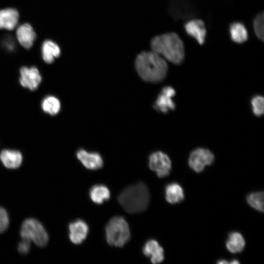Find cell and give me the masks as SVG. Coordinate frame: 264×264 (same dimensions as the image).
Segmentation results:
<instances>
[{
  "label": "cell",
  "mask_w": 264,
  "mask_h": 264,
  "mask_svg": "<svg viewBox=\"0 0 264 264\" xmlns=\"http://www.w3.org/2000/svg\"><path fill=\"white\" fill-rule=\"evenodd\" d=\"M20 84L31 90L37 88L41 82L42 77L38 68L34 66L28 67L23 66L20 70Z\"/></svg>",
  "instance_id": "ba28073f"
},
{
  "label": "cell",
  "mask_w": 264,
  "mask_h": 264,
  "mask_svg": "<svg viewBox=\"0 0 264 264\" xmlns=\"http://www.w3.org/2000/svg\"><path fill=\"white\" fill-rule=\"evenodd\" d=\"M230 263L232 264H238L240 262L237 260H233Z\"/></svg>",
  "instance_id": "f1b7e54d"
},
{
  "label": "cell",
  "mask_w": 264,
  "mask_h": 264,
  "mask_svg": "<svg viewBox=\"0 0 264 264\" xmlns=\"http://www.w3.org/2000/svg\"><path fill=\"white\" fill-rule=\"evenodd\" d=\"M244 246L245 241L241 234L232 232L229 234L226 242V247L229 251L232 253L241 252Z\"/></svg>",
  "instance_id": "44dd1931"
},
{
  "label": "cell",
  "mask_w": 264,
  "mask_h": 264,
  "mask_svg": "<svg viewBox=\"0 0 264 264\" xmlns=\"http://www.w3.org/2000/svg\"><path fill=\"white\" fill-rule=\"evenodd\" d=\"M16 36L19 43L23 47L29 49L33 44L36 38V33L29 23L20 25L16 30Z\"/></svg>",
  "instance_id": "5bb4252c"
},
{
  "label": "cell",
  "mask_w": 264,
  "mask_h": 264,
  "mask_svg": "<svg viewBox=\"0 0 264 264\" xmlns=\"http://www.w3.org/2000/svg\"><path fill=\"white\" fill-rule=\"evenodd\" d=\"M22 239L33 242L40 247L46 245L48 236L42 224L34 219L25 220L22 223L20 231Z\"/></svg>",
  "instance_id": "5b68a950"
},
{
  "label": "cell",
  "mask_w": 264,
  "mask_h": 264,
  "mask_svg": "<svg viewBox=\"0 0 264 264\" xmlns=\"http://www.w3.org/2000/svg\"><path fill=\"white\" fill-rule=\"evenodd\" d=\"M61 53L60 48L54 42L47 40L44 41L42 46V54L44 61L47 63H52Z\"/></svg>",
  "instance_id": "ac0fdd59"
},
{
  "label": "cell",
  "mask_w": 264,
  "mask_h": 264,
  "mask_svg": "<svg viewBox=\"0 0 264 264\" xmlns=\"http://www.w3.org/2000/svg\"><path fill=\"white\" fill-rule=\"evenodd\" d=\"M184 198L182 188L177 183H171L165 187L166 200L171 204H176L182 201Z\"/></svg>",
  "instance_id": "d6986e66"
},
{
  "label": "cell",
  "mask_w": 264,
  "mask_h": 264,
  "mask_svg": "<svg viewBox=\"0 0 264 264\" xmlns=\"http://www.w3.org/2000/svg\"><path fill=\"white\" fill-rule=\"evenodd\" d=\"M43 110L51 115L57 114L60 110L61 103L58 98L54 96L45 97L42 102Z\"/></svg>",
  "instance_id": "7402d4cb"
},
{
  "label": "cell",
  "mask_w": 264,
  "mask_h": 264,
  "mask_svg": "<svg viewBox=\"0 0 264 264\" xmlns=\"http://www.w3.org/2000/svg\"><path fill=\"white\" fill-rule=\"evenodd\" d=\"M171 161L165 153L158 151L152 154L149 157V167L160 178L167 176L171 169Z\"/></svg>",
  "instance_id": "52a82bcc"
},
{
  "label": "cell",
  "mask_w": 264,
  "mask_h": 264,
  "mask_svg": "<svg viewBox=\"0 0 264 264\" xmlns=\"http://www.w3.org/2000/svg\"><path fill=\"white\" fill-rule=\"evenodd\" d=\"M89 195L91 200L95 203L98 204L108 200L110 197L108 188L102 184L93 186L89 190Z\"/></svg>",
  "instance_id": "ffe728a7"
},
{
  "label": "cell",
  "mask_w": 264,
  "mask_h": 264,
  "mask_svg": "<svg viewBox=\"0 0 264 264\" xmlns=\"http://www.w3.org/2000/svg\"><path fill=\"white\" fill-rule=\"evenodd\" d=\"M19 18V13L14 8L0 10V29L12 30L17 26Z\"/></svg>",
  "instance_id": "9a60e30c"
},
{
  "label": "cell",
  "mask_w": 264,
  "mask_h": 264,
  "mask_svg": "<svg viewBox=\"0 0 264 264\" xmlns=\"http://www.w3.org/2000/svg\"><path fill=\"white\" fill-rule=\"evenodd\" d=\"M0 159L4 166L9 169H16L22 164L21 153L16 150H3L0 154Z\"/></svg>",
  "instance_id": "2e32d148"
},
{
  "label": "cell",
  "mask_w": 264,
  "mask_h": 264,
  "mask_svg": "<svg viewBox=\"0 0 264 264\" xmlns=\"http://www.w3.org/2000/svg\"><path fill=\"white\" fill-rule=\"evenodd\" d=\"M9 225V218L6 210L0 207V233L4 232Z\"/></svg>",
  "instance_id": "484cf974"
},
{
  "label": "cell",
  "mask_w": 264,
  "mask_h": 264,
  "mask_svg": "<svg viewBox=\"0 0 264 264\" xmlns=\"http://www.w3.org/2000/svg\"><path fill=\"white\" fill-rule=\"evenodd\" d=\"M214 160V154L209 150L199 148L191 153L188 164L193 170L199 173L204 169L206 165H211Z\"/></svg>",
  "instance_id": "8992f818"
},
{
  "label": "cell",
  "mask_w": 264,
  "mask_h": 264,
  "mask_svg": "<svg viewBox=\"0 0 264 264\" xmlns=\"http://www.w3.org/2000/svg\"><path fill=\"white\" fill-rule=\"evenodd\" d=\"M31 241L25 239H22V240L19 242L18 246V249L20 253L22 254L27 253L30 248Z\"/></svg>",
  "instance_id": "4316f807"
},
{
  "label": "cell",
  "mask_w": 264,
  "mask_h": 264,
  "mask_svg": "<svg viewBox=\"0 0 264 264\" xmlns=\"http://www.w3.org/2000/svg\"><path fill=\"white\" fill-rule=\"evenodd\" d=\"M248 203L256 210L264 212V192H257L249 194L246 197Z\"/></svg>",
  "instance_id": "603a6c76"
},
{
  "label": "cell",
  "mask_w": 264,
  "mask_h": 264,
  "mask_svg": "<svg viewBox=\"0 0 264 264\" xmlns=\"http://www.w3.org/2000/svg\"><path fill=\"white\" fill-rule=\"evenodd\" d=\"M264 14L262 12L259 13L254 18L253 22L254 31L256 37L262 41H264Z\"/></svg>",
  "instance_id": "cb8c5ba5"
},
{
  "label": "cell",
  "mask_w": 264,
  "mask_h": 264,
  "mask_svg": "<svg viewBox=\"0 0 264 264\" xmlns=\"http://www.w3.org/2000/svg\"><path fill=\"white\" fill-rule=\"evenodd\" d=\"M175 94L176 91L172 87L166 86L162 88L154 103V108L165 113L175 110L176 105L172 98Z\"/></svg>",
  "instance_id": "9c48e42d"
},
{
  "label": "cell",
  "mask_w": 264,
  "mask_h": 264,
  "mask_svg": "<svg viewBox=\"0 0 264 264\" xmlns=\"http://www.w3.org/2000/svg\"><path fill=\"white\" fill-rule=\"evenodd\" d=\"M252 111L256 116H262L264 112V98L261 95L254 96L251 101Z\"/></svg>",
  "instance_id": "d4e9b609"
},
{
  "label": "cell",
  "mask_w": 264,
  "mask_h": 264,
  "mask_svg": "<svg viewBox=\"0 0 264 264\" xmlns=\"http://www.w3.org/2000/svg\"><path fill=\"white\" fill-rule=\"evenodd\" d=\"M229 32L231 40L236 43L242 44L248 40V31L244 24L241 22H232L229 25Z\"/></svg>",
  "instance_id": "e0dca14e"
},
{
  "label": "cell",
  "mask_w": 264,
  "mask_h": 264,
  "mask_svg": "<svg viewBox=\"0 0 264 264\" xmlns=\"http://www.w3.org/2000/svg\"><path fill=\"white\" fill-rule=\"evenodd\" d=\"M135 66L140 77L144 81L150 83L162 81L168 71L165 59L153 50L139 54L136 58Z\"/></svg>",
  "instance_id": "6da1fadb"
},
{
  "label": "cell",
  "mask_w": 264,
  "mask_h": 264,
  "mask_svg": "<svg viewBox=\"0 0 264 264\" xmlns=\"http://www.w3.org/2000/svg\"><path fill=\"white\" fill-rule=\"evenodd\" d=\"M218 264H228L229 262H227L226 260H219L218 262H217Z\"/></svg>",
  "instance_id": "83f0119b"
},
{
  "label": "cell",
  "mask_w": 264,
  "mask_h": 264,
  "mask_svg": "<svg viewBox=\"0 0 264 264\" xmlns=\"http://www.w3.org/2000/svg\"><path fill=\"white\" fill-rule=\"evenodd\" d=\"M106 239L111 246L123 247L131 238L129 225L122 217L111 218L107 223L106 229Z\"/></svg>",
  "instance_id": "277c9868"
},
{
  "label": "cell",
  "mask_w": 264,
  "mask_h": 264,
  "mask_svg": "<svg viewBox=\"0 0 264 264\" xmlns=\"http://www.w3.org/2000/svg\"><path fill=\"white\" fill-rule=\"evenodd\" d=\"M152 50L175 65H179L185 58L183 41L175 32L167 33L154 37L151 41Z\"/></svg>",
  "instance_id": "7a4b0ae2"
},
{
  "label": "cell",
  "mask_w": 264,
  "mask_h": 264,
  "mask_svg": "<svg viewBox=\"0 0 264 264\" xmlns=\"http://www.w3.org/2000/svg\"><path fill=\"white\" fill-rule=\"evenodd\" d=\"M142 252L145 256L150 257L153 264L160 263L164 260L163 249L154 240H150L146 242L143 247Z\"/></svg>",
  "instance_id": "4fadbf2b"
},
{
  "label": "cell",
  "mask_w": 264,
  "mask_h": 264,
  "mask_svg": "<svg viewBox=\"0 0 264 264\" xmlns=\"http://www.w3.org/2000/svg\"><path fill=\"white\" fill-rule=\"evenodd\" d=\"M77 158L88 169L96 170L103 166V160L100 154L96 152H88L84 149L78 150Z\"/></svg>",
  "instance_id": "8fae6325"
},
{
  "label": "cell",
  "mask_w": 264,
  "mask_h": 264,
  "mask_svg": "<svg viewBox=\"0 0 264 264\" xmlns=\"http://www.w3.org/2000/svg\"><path fill=\"white\" fill-rule=\"evenodd\" d=\"M184 28L186 34L194 38L198 44H204L207 32L203 21L199 19L191 20L184 24Z\"/></svg>",
  "instance_id": "30bf717a"
},
{
  "label": "cell",
  "mask_w": 264,
  "mask_h": 264,
  "mask_svg": "<svg viewBox=\"0 0 264 264\" xmlns=\"http://www.w3.org/2000/svg\"><path fill=\"white\" fill-rule=\"evenodd\" d=\"M68 228L69 239L75 244H81L86 239L89 230L87 223L82 220L71 222Z\"/></svg>",
  "instance_id": "7c38bea8"
},
{
  "label": "cell",
  "mask_w": 264,
  "mask_h": 264,
  "mask_svg": "<svg viewBox=\"0 0 264 264\" xmlns=\"http://www.w3.org/2000/svg\"><path fill=\"white\" fill-rule=\"evenodd\" d=\"M118 201L128 213L135 214L145 210L150 201V193L147 186L138 182L124 189L117 198Z\"/></svg>",
  "instance_id": "3957f363"
}]
</instances>
